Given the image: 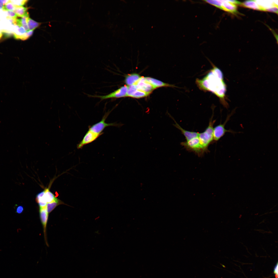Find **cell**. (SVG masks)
Returning a JSON list of instances; mask_svg holds the SVG:
<instances>
[{"label":"cell","instance_id":"1","mask_svg":"<svg viewBox=\"0 0 278 278\" xmlns=\"http://www.w3.org/2000/svg\"><path fill=\"white\" fill-rule=\"evenodd\" d=\"M212 68L204 77L197 79L196 83L201 90L209 91L219 99L220 103L226 108L229 107L226 101L227 86L223 80V73L220 70L213 64Z\"/></svg>","mask_w":278,"mask_h":278},{"label":"cell","instance_id":"2","mask_svg":"<svg viewBox=\"0 0 278 278\" xmlns=\"http://www.w3.org/2000/svg\"><path fill=\"white\" fill-rule=\"evenodd\" d=\"M214 111H213L212 116L210 118L208 125L205 131L201 133H199L198 137L200 143L206 153L208 152L209 145L213 142V126L216 121V120H213Z\"/></svg>","mask_w":278,"mask_h":278},{"label":"cell","instance_id":"3","mask_svg":"<svg viewBox=\"0 0 278 278\" xmlns=\"http://www.w3.org/2000/svg\"><path fill=\"white\" fill-rule=\"evenodd\" d=\"M180 144L187 150L194 153L199 157H202L206 153L200 143L198 136L181 142Z\"/></svg>","mask_w":278,"mask_h":278},{"label":"cell","instance_id":"4","mask_svg":"<svg viewBox=\"0 0 278 278\" xmlns=\"http://www.w3.org/2000/svg\"><path fill=\"white\" fill-rule=\"evenodd\" d=\"M233 111L231 113L228 114L227 117L226 119L224 122L222 124L220 123L219 125L216 126L213 129V142H216L223 137L226 132H230L234 133L236 132L231 130H227L225 128V126L226 124L229 120L231 116L234 114Z\"/></svg>","mask_w":278,"mask_h":278},{"label":"cell","instance_id":"5","mask_svg":"<svg viewBox=\"0 0 278 278\" xmlns=\"http://www.w3.org/2000/svg\"><path fill=\"white\" fill-rule=\"evenodd\" d=\"M109 113V112L105 113L100 121L91 126H89V130L98 134H102L103 133L102 132L106 127L109 126L118 125L117 124L115 123H106L105 120Z\"/></svg>","mask_w":278,"mask_h":278},{"label":"cell","instance_id":"6","mask_svg":"<svg viewBox=\"0 0 278 278\" xmlns=\"http://www.w3.org/2000/svg\"><path fill=\"white\" fill-rule=\"evenodd\" d=\"M128 86L124 85L122 86L114 92L106 95H104L92 96L95 97L100 98L103 100L110 98H119L127 97Z\"/></svg>","mask_w":278,"mask_h":278},{"label":"cell","instance_id":"7","mask_svg":"<svg viewBox=\"0 0 278 278\" xmlns=\"http://www.w3.org/2000/svg\"><path fill=\"white\" fill-rule=\"evenodd\" d=\"M101 134H98L88 130L82 140L77 144V148L81 149L84 145L94 141Z\"/></svg>","mask_w":278,"mask_h":278},{"label":"cell","instance_id":"8","mask_svg":"<svg viewBox=\"0 0 278 278\" xmlns=\"http://www.w3.org/2000/svg\"><path fill=\"white\" fill-rule=\"evenodd\" d=\"M135 84L138 90L149 94L155 89L151 84L146 81L144 77H141Z\"/></svg>","mask_w":278,"mask_h":278},{"label":"cell","instance_id":"9","mask_svg":"<svg viewBox=\"0 0 278 278\" xmlns=\"http://www.w3.org/2000/svg\"><path fill=\"white\" fill-rule=\"evenodd\" d=\"M221 3L219 8L234 14L238 13L237 6L236 5L229 2L228 0H221Z\"/></svg>","mask_w":278,"mask_h":278},{"label":"cell","instance_id":"10","mask_svg":"<svg viewBox=\"0 0 278 278\" xmlns=\"http://www.w3.org/2000/svg\"><path fill=\"white\" fill-rule=\"evenodd\" d=\"M175 122L174 126L181 131L182 134L185 137L186 141L189 140L198 136L199 133L186 130L181 127L176 121Z\"/></svg>","mask_w":278,"mask_h":278},{"label":"cell","instance_id":"11","mask_svg":"<svg viewBox=\"0 0 278 278\" xmlns=\"http://www.w3.org/2000/svg\"><path fill=\"white\" fill-rule=\"evenodd\" d=\"M141 77L140 75L137 73L127 74L125 76V82L129 86L135 84Z\"/></svg>","mask_w":278,"mask_h":278},{"label":"cell","instance_id":"12","mask_svg":"<svg viewBox=\"0 0 278 278\" xmlns=\"http://www.w3.org/2000/svg\"><path fill=\"white\" fill-rule=\"evenodd\" d=\"M39 212L40 219L45 233L48 217V213L47 211L46 206L44 207H39Z\"/></svg>","mask_w":278,"mask_h":278},{"label":"cell","instance_id":"13","mask_svg":"<svg viewBox=\"0 0 278 278\" xmlns=\"http://www.w3.org/2000/svg\"><path fill=\"white\" fill-rule=\"evenodd\" d=\"M145 78L146 81L151 84L155 89L163 86H173L172 85L164 83L160 81L151 77H145Z\"/></svg>","mask_w":278,"mask_h":278},{"label":"cell","instance_id":"14","mask_svg":"<svg viewBox=\"0 0 278 278\" xmlns=\"http://www.w3.org/2000/svg\"><path fill=\"white\" fill-rule=\"evenodd\" d=\"M241 5L246 7L265 11L264 9L256 3L255 0L246 1L242 3Z\"/></svg>","mask_w":278,"mask_h":278},{"label":"cell","instance_id":"15","mask_svg":"<svg viewBox=\"0 0 278 278\" xmlns=\"http://www.w3.org/2000/svg\"><path fill=\"white\" fill-rule=\"evenodd\" d=\"M29 18V13L20 19L16 20V25L19 27L22 26L27 31L29 30L28 25V20Z\"/></svg>","mask_w":278,"mask_h":278},{"label":"cell","instance_id":"16","mask_svg":"<svg viewBox=\"0 0 278 278\" xmlns=\"http://www.w3.org/2000/svg\"><path fill=\"white\" fill-rule=\"evenodd\" d=\"M29 8L23 6H15V8L13 11L17 16L22 17L28 13L27 11Z\"/></svg>","mask_w":278,"mask_h":278},{"label":"cell","instance_id":"17","mask_svg":"<svg viewBox=\"0 0 278 278\" xmlns=\"http://www.w3.org/2000/svg\"><path fill=\"white\" fill-rule=\"evenodd\" d=\"M45 191L44 197L47 203L53 202L58 199L49 191L48 188L46 189Z\"/></svg>","mask_w":278,"mask_h":278},{"label":"cell","instance_id":"18","mask_svg":"<svg viewBox=\"0 0 278 278\" xmlns=\"http://www.w3.org/2000/svg\"><path fill=\"white\" fill-rule=\"evenodd\" d=\"M41 24V23L37 22L29 18L28 19V25L29 30L33 31Z\"/></svg>","mask_w":278,"mask_h":278},{"label":"cell","instance_id":"19","mask_svg":"<svg viewBox=\"0 0 278 278\" xmlns=\"http://www.w3.org/2000/svg\"><path fill=\"white\" fill-rule=\"evenodd\" d=\"M62 203L58 199L53 202L47 203L46 208L48 213H50L57 206Z\"/></svg>","mask_w":278,"mask_h":278},{"label":"cell","instance_id":"20","mask_svg":"<svg viewBox=\"0 0 278 278\" xmlns=\"http://www.w3.org/2000/svg\"><path fill=\"white\" fill-rule=\"evenodd\" d=\"M149 94L138 89L133 94L131 97L136 98H139L146 97Z\"/></svg>","mask_w":278,"mask_h":278},{"label":"cell","instance_id":"21","mask_svg":"<svg viewBox=\"0 0 278 278\" xmlns=\"http://www.w3.org/2000/svg\"><path fill=\"white\" fill-rule=\"evenodd\" d=\"M137 90V86L135 84L129 86L128 87L127 97H131Z\"/></svg>","mask_w":278,"mask_h":278},{"label":"cell","instance_id":"22","mask_svg":"<svg viewBox=\"0 0 278 278\" xmlns=\"http://www.w3.org/2000/svg\"><path fill=\"white\" fill-rule=\"evenodd\" d=\"M15 7V6L12 4L9 0L8 3L4 5L2 10L5 11H14Z\"/></svg>","mask_w":278,"mask_h":278},{"label":"cell","instance_id":"23","mask_svg":"<svg viewBox=\"0 0 278 278\" xmlns=\"http://www.w3.org/2000/svg\"><path fill=\"white\" fill-rule=\"evenodd\" d=\"M28 0H10V2L13 5L18 6H22L26 4Z\"/></svg>","mask_w":278,"mask_h":278},{"label":"cell","instance_id":"24","mask_svg":"<svg viewBox=\"0 0 278 278\" xmlns=\"http://www.w3.org/2000/svg\"><path fill=\"white\" fill-rule=\"evenodd\" d=\"M7 17L9 18L14 20H16L17 19V16L15 13L12 11H7Z\"/></svg>","mask_w":278,"mask_h":278},{"label":"cell","instance_id":"25","mask_svg":"<svg viewBox=\"0 0 278 278\" xmlns=\"http://www.w3.org/2000/svg\"><path fill=\"white\" fill-rule=\"evenodd\" d=\"M24 210L23 207L22 206H18L16 209V212L18 214L22 213Z\"/></svg>","mask_w":278,"mask_h":278},{"label":"cell","instance_id":"26","mask_svg":"<svg viewBox=\"0 0 278 278\" xmlns=\"http://www.w3.org/2000/svg\"><path fill=\"white\" fill-rule=\"evenodd\" d=\"M278 263L277 262L274 268L273 271L275 275L276 278H277L278 277Z\"/></svg>","mask_w":278,"mask_h":278},{"label":"cell","instance_id":"27","mask_svg":"<svg viewBox=\"0 0 278 278\" xmlns=\"http://www.w3.org/2000/svg\"><path fill=\"white\" fill-rule=\"evenodd\" d=\"M45 192V190H44L40 192L37 194L36 197V200L37 199L43 196L44 195Z\"/></svg>","mask_w":278,"mask_h":278},{"label":"cell","instance_id":"28","mask_svg":"<svg viewBox=\"0 0 278 278\" xmlns=\"http://www.w3.org/2000/svg\"><path fill=\"white\" fill-rule=\"evenodd\" d=\"M9 0H0V5H4L8 3Z\"/></svg>","mask_w":278,"mask_h":278},{"label":"cell","instance_id":"29","mask_svg":"<svg viewBox=\"0 0 278 278\" xmlns=\"http://www.w3.org/2000/svg\"><path fill=\"white\" fill-rule=\"evenodd\" d=\"M3 6L4 5H0V9H2Z\"/></svg>","mask_w":278,"mask_h":278},{"label":"cell","instance_id":"30","mask_svg":"<svg viewBox=\"0 0 278 278\" xmlns=\"http://www.w3.org/2000/svg\"><path fill=\"white\" fill-rule=\"evenodd\" d=\"M2 33L0 31V38L2 37Z\"/></svg>","mask_w":278,"mask_h":278}]
</instances>
